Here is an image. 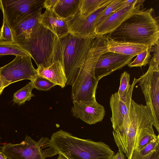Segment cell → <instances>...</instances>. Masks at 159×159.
<instances>
[{
    "mask_svg": "<svg viewBox=\"0 0 159 159\" xmlns=\"http://www.w3.org/2000/svg\"><path fill=\"white\" fill-rule=\"evenodd\" d=\"M142 3L118 27L106 35L114 41L145 45L151 50L159 42L158 17L153 8L142 9Z\"/></svg>",
    "mask_w": 159,
    "mask_h": 159,
    "instance_id": "6da1fadb",
    "label": "cell"
},
{
    "mask_svg": "<svg viewBox=\"0 0 159 159\" xmlns=\"http://www.w3.org/2000/svg\"><path fill=\"white\" fill-rule=\"evenodd\" d=\"M105 35L94 39L85 59L72 86L71 98L77 102L96 100L95 94L98 81L95 76V66L99 57L107 51Z\"/></svg>",
    "mask_w": 159,
    "mask_h": 159,
    "instance_id": "7a4b0ae2",
    "label": "cell"
},
{
    "mask_svg": "<svg viewBox=\"0 0 159 159\" xmlns=\"http://www.w3.org/2000/svg\"><path fill=\"white\" fill-rule=\"evenodd\" d=\"M56 152L67 159H112L115 154L104 143L80 139L60 129L50 139Z\"/></svg>",
    "mask_w": 159,
    "mask_h": 159,
    "instance_id": "3957f363",
    "label": "cell"
},
{
    "mask_svg": "<svg viewBox=\"0 0 159 159\" xmlns=\"http://www.w3.org/2000/svg\"><path fill=\"white\" fill-rule=\"evenodd\" d=\"M95 38L76 37L70 33L57 38L54 51V61L61 62L67 81L72 85Z\"/></svg>",
    "mask_w": 159,
    "mask_h": 159,
    "instance_id": "277c9868",
    "label": "cell"
},
{
    "mask_svg": "<svg viewBox=\"0 0 159 159\" xmlns=\"http://www.w3.org/2000/svg\"><path fill=\"white\" fill-rule=\"evenodd\" d=\"M58 37L41 23L32 30L29 37L19 43L29 54L37 67L47 68L54 61V51Z\"/></svg>",
    "mask_w": 159,
    "mask_h": 159,
    "instance_id": "5b68a950",
    "label": "cell"
},
{
    "mask_svg": "<svg viewBox=\"0 0 159 159\" xmlns=\"http://www.w3.org/2000/svg\"><path fill=\"white\" fill-rule=\"evenodd\" d=\"M1 149L9 159H45L58 154L48 138L42 137L36 142L28 135L20 143H6Z\"/></svg>",
    "mask_w": 159,
    "mask_h": 159,
    "instance_id": "8992f818",
    "label": "cell"
},
{
    "mask_svg": "<svg viewBox=\"0 0 159 159\" xmlns=\"http://www.w3.org/2000/svg\"><path fill=\"white\" fill-rule=\"evenodd\" d=\"M147 72L140 77L139 84L144 94L146 104L151 110L153 126L159 132V64L151 61Z\"/></svg>",
    "mask_w": 159,
    "mask_h": 159,
    "instance_id": "52a82bcc",
    "label": "cell"
},
{
    "mask_svg": "<svg viewBox=\"0 0 159 159\" xmlns=\"http://www.w3.org/2000/svg\"><path fill=\"white\" fill-rule=\"evenodd\" d=\"M44 1L0 0V9L12 30L28 16L41 11Z\"/></svg>",
    "mask_w": 159,
    "mask_h": 159,
    "instance_id": "ba28073f",
    "label": "cell"
},
{
    "mask_svg": "<svg viewBox=\"0 0 159 159\" xmlns=\"http://www.w3.org/2000/svg\"><path fill=\"white\" fill-rule=\"evenodd\" d=\"M38 74L30 56H16L11 62L0 68V79L5 87L25 79L33 82Z\"/></svg>",
    "mask_w": 159,
    "mask_h": 159,
    "instance_id": "9c48e42d",
    "label": "cell"
},
{
    "mask_svg": "<svg viewBox=\"0 0 159 159\" xmlns=\"http://www.w3.org/2000/svg\"><path fill=\"white\" fill-rule=\"evenodd\" d=\"M114 0H108L100 8L85 18L78 13L73 17L66 19L69 32L78 37L95 38L97 35L95 26L98 17L105 8Z\"/></svg>",
    "mask_w": 159,
    "mask_h": 159,
    "instance_id": "30bf717a",
    "label": "cell"
},
{
    "mask_svg": "<svg viewBox=\"0 0 159 159\" xmlns=\"http://www.w3.org/2000/svg\"><path fill=\"white\" fill-rule=\"evenodd\" d=\"M135 78L127 94L120 97L117 92L112 94L110 98V105L112 115L110 118L113 130H120L127 119L132 94L135 84L139 81Z\"/></svg>",
    "mask_w": 159,
    "mask_h": 159,
    "instance_id": "8fae6325",
    "label": "cell"
},
{
    "mask_svg": "<svg viewBox=\"0 0 159 159\" xmlns=\"http://www.w3.org/2000/svg\"><path fill=\"white\" fill-rule=\"evenodd\" d=\"M134 57L107 51L99 57L95 70V76L99 81L103 77L120 70L131 62Z\"/></svg>",
    "mask_w": 159,
    "mask_h": 159,
    "instance_id": "7c38bea8",
    "label": "cell"
},
{
    "mask_svg": "<svg viewBox=\"0 0 159 159\" xmlns=\"http://www.w3.org/2000/svg\"><path fill=\"white\" fill-rule=\"evenodd\" d=\"M73 102L71 112L76 118L89 125L101 122L103 119L105 115V108L96 100L85 102Z\"/></svg>",
    "mask_w": 159,
    "mask_h": 159,
    "instance_id": "4fadbf2b",
    "label": "cell"
},
{
    "mask_svg": "<svg viewBox=\"0 0 159 159\" xmlns=\"http://www.w3.org/2000/svg\"><path fill=\"white\" fill-rule=\"evenodd\" d=\"M144 0H136L134 3L117 10L95 29L97 36L106 35L118 27Z\"/></svg>",
    "mask_w": 159,
    "mask_h": 159,
    "instance_id": "5bb4252c",
    "label": "cell"
},
{
    "mask_svg": "<svg viewBox=\"0 0 159 159\" xmlns=\"http://www.w3.org/2000/svg\"><path fill=\"white\" fill-rule=\"evenodd\" d=\"M40 23L53 33L58 38L69 33L66 20L59 16L54 11L46 9L42 14Z\"/></svg>",
    "mask_w": 159,
    "mask_h": 159,
    "instance_id": "9a60e30c",
    "label": "cell"
},
{
    "mask_svg": "<svg viewBox=\"0 0 159 159\" xmlns=\"http://www.w3.org/2000/svg\"><path fill=\"white\" fill-rule=\"evenodd\" d=\"M42 14L40 11L28 16L11 30L15 42L19 43L29 37L32 30L40 23Z\"/></svg>",
    "mask_w": 159,
    "mask_h": 159,
    "instance_id": "2e32d148",
    "label": "cell"
},
{
    "mask_svg": "<svg viewBox=\"0 0 159 159\" xmlns=\"http://www.w3.org/2000/svg\"><path fill=\"white\" fill-rule=\"evenodd\" d=\"M37 70L39 75L47 78L61 88H63L66 86L67 79L64 67L60 61H55L47 68L38 67Z\"/></svg>",
    "mask_w": 159,
    "mask_h": 159,
    "instance_id": "e0dca14e",
    "label": "cell"
},
{
    "mask_svg": "<svg viewBox=\"0 0 159 159\" xmlns=\"http://www.w3.org/2000/svg\"><path fill=\"white\" fill-rule=\"evenodd\" d=\"M107 38V51L119 54L134 57L148 47L143 44L116 41Z\"/></svg>",
    "mask_w": 159,
    "mask_h": 159,
    "instance_id": "ac0fdd59",
    "label": "cell"
},
{
    "mask_svg": "<svg viewBox=\"0 0 159 159\" xmlns=\"http://www.w3.org/2000/svg\"><path fill=\"white\" fill-rule=\"evenodd\" d=\"M80 0H58L54 11L65 19L73 17L80 11Z\"/></svg>",
    "mask_w": 159,
    "mask_h": 159,
    "instance_id": "d6986e66",
    "label": "cell"
},
{
    "mask_svg": "<svg viewBox=\"0 0 159 159\" xmlns=\"http://www.w3.org/2000/svg\"><path fill=\"white\" fill-rule=\"evenodd\" d=\"M8 55L30 56L27 51L15 42L0 40V57Z\"/></svg>",
    "mask_w": 159,
    "mask_h": 159,
    "instance_id": "ffe728a7",
    "label": "cell"
},
{
    "mask_svg": "<svg viewBox=\"0 0 159 159\" xmlns=\"http://www.w3.org/2000/svg\"><path fill=\"white\" fill-rule=\"evenodd\" d=\"M108 0H80V11L78 13L81 17L85 18L100 8Z\"/></svg>",
    "mask_w": 159,
    "mask_h": 159,
    "instance_id": "44dd1931",
    "label": "cell"
},
{
    "mask_svg": "<svg viewBox=\"0 0 159 159\" xmlns=\"http://www.w3.org/2000/svg\"><path fill=\"white\" fill-rule=\"evenodd\" d=\"M34 88L33 83L29 82L24 87L14 93L13 101L19 105L24 104L26 101H30L34 95L32 93Z\"/></svg>",
    "mask_w": 159,
    "mask_h": 159,
    "instance_id": "7402d4cb",
    "label": "cell"
},
{
    "mask_svg": "<svg viewBox=\"0 0 159 159\" xmlns=\"http://www.w3.org/2000/svg\"><path fill=\"white\" fill-rule=\"evenodd\" d=\"M124 1L123 0H114L103 11L98 17L95 25V29L111 14L119 10L120 7Z\"/></svg>",
    "mask_w": 159,
    "mask_h": 159,
    "instance_id": "603a6c76",
    "label": "cell"
},
{
    "mask_svg": "<svg viewBox=\"0 0 159 159\" xmlns=\"http://www.w3.org/2000/svg\"><path fill=\"white\" fill-rule=\"evenodd\" d=\"M151 50L149 47L137 55L136 57L130 62L128 66L129 67H140L149 64L151 57Z\"/></svg>",
    "mask_w": 159,
    "mask_h": 159,
    "instance_id": "cb8c5ba5",
    "label": "cell"
},
{
    "mask_svg": "<svg viewBox=\"0 0 159 159\" xmlns=\"http://www.w3.org/2000/svg\"><path fill=\"white\" fill-rule=\"evenodd\" d=\"M34 88L40 91H47L57 85L47 78L38 74L33 82Z\"/></svg>",
    "mask_w": 159,
    "mask_h": 159,
    "instance_id": "d4e9b609",
    "label": "cell"
},
{
    "mask_svg": "<svg viewBox=\"0 0 159 159\" xmlns=\"http://www.w3.org/2000/svg\"><path fill=\"white\" fill-rule=\"evenodd\" d=\"M130 77L129 74L126 71L121 74L120 85L117 92L120 97L125 96L129 90L131 86L129 84Z\"/></svg>",
    "mask_w": 159,
    "mask_h": 159,
    "instance_id": "484cf974",
    "label": "cell"
},
{
    "mask_svg": "<svg viewBox=\"0 0 159 159\" xmlns=\"http://www.w3.org/2000/svg\"><path fill=\"white\" fill-rule=\"evenodd\" d=\"M0 40L11 42L15 41L11 29L4 18H3L0 30Z\"/></svg>",
    "mask_w": 159,
    "mask_h": 159,
    "instance_id": "4316f807",
    "label": "cell"
},
{
    "mask_svg": "<svg viewBox=\"0 0 159 159\" xmlns=\"http://www.w3.org/2000/svg\"><path fill=\"white\" fill-rule=\"evenodd\" d=\"M159 136L157 135L155 133L154 130L150 131L147 133L142 137L140 140L137 148L135 150L140 151L144 148L146 145L153 139L157 138Z\"/></svg>",
    "mask_w": 159,
    "mask_h": 159,
    "instance_id": "83f0119b",
    "label": "cell"
},
{
    "mask_svg": "<svg viewBox=\"0 0 159 159\" xmlns=\"http://www.w3.org/2000/svg\"><path fill=\"white\" fill-rule=\"evenodd\" d=\"M131 159H159V146L145 155H141L135 150Z\"/></svg>",
    "mask_w": 159,
    "mask_h": 159,
    "instance_id": "f1b7e54d",
    "label": "cell"
},
{
    "mask_svg": "<svg viewBox=\"0 0 159 159\" xmlns=\"http://www.w3.org/2000/svg\"><path fill=\"white\" fill-rule=\"evenodd\" d=\"M159 136L149 143L139 152L141 155H146L159 147Z\"/></svg>",
    "mask_w": 159,
    "mask_h": 159,
    "instance_id": "f546056e",
    "label": "cell"
},
{
    "mask_svg": "<svg viewBox=\"0 0 159 159\" xmlns=\"http://www.w3.org/2000/svg\"><path fill=\"white\" fill-rule=\"evenodd\" d=\"M58 0H45L44 7L51 11H54V7Z\"/></svg>",
    "mask_w": 159,
    "mask_h": 159,
    "instance_id": "4dcf8cb0",
    "label": "cell"
},
{
    "mask_svg": "<svg viewBox=\"0 0 159 159\" xmlns=\"http://www.w3.org/2000/svg\"><path fill=\"white\" fill-rule=\"evenodd\" d=\"M118 152L115 154L112 159H126L124 152L120 148H119Z\"/></svg>",
    "mask_w": 159,
    "mask_h": 159,
    "instance_id": "1f68e13d",
    "label": "cell"
},
{
    "mask_svg": "<svg viewBox=\"0 0 159 159\" xmlns=\"http://www.w3.org/2000/svg\"><path fill=\"white\" fill-rule=\"evenodd\" d=\"M6 87L4 85L3 82L2 80L0 79V96L2 94L4 89Z\"/></svg>",
    "mask_w": 159,
    "mask_h": 159,
    "instance_id": "d6a6232c",
    "label": "cell"
},
{
    "mask_svg": "<svg viewBox=\"0 0 159 159\" xmlns=\"http://www.w3.org/2000/svg\"><path fill=\"white\" fill-rule=\"evenodd\" d=\"M7 158L3 152L0 151V159H7Z\"/></svg>",
    "mask_w": 159,
    "mask_h": 159,
    "instance_id": "836d02e7",
    "label": "cell"
},
{
    "mask_svg": "<svg viewBox=\"0 0 159 159\" xmlns=\"http://www.w3.org/2000/svg\"><path fill=\"white\" fill-rule=\"evenodd\" d=\"M59 155L57 159H67L65 156L59 153Z\"/></svg>",
    "mask_w": 159,
    "mask_h": 159,
    "instance_id": "e575fe53",
    "label": "cell"
}]
</instances>
